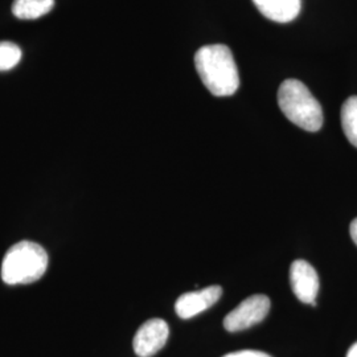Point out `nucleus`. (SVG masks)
<instances>
[{
  "mask_svg": "<svg viewBox=\"0 0 357 357\" xmlns=\"http://www.w3.org/2000/svg\"><path fill=\"white\" fill-rule=\"evenodd\" d=\"M195 66L206 89L216 97L231 96L240 86L237 65L227 45L200 48L195 54Z\"/></svg>",
  "mask_w": 357,
  "mask_h": 357,
  "instance_id": "nucleus-1",
  "label": "nucleus"
},
{
  "mask_svg": "<svg viewBox=\"0 0 357 357\" xmlns=\"http://www.w3.org/2000/svg\"><path fill=\"white\" fill-rule=\"evenodd\" d=\"M48 253L32 241H20L4 255L1 280L7 284H28L38 281L48 268Z\"/></svg>",
  "mask_w": 357,
  "mask_h": 357,
  "instance_id": "nucleus-2",
  "label": "nucleus"
},
{
  "mask_svg": "<svg viewBox=\"0 0 357 357\" xmlns=\"http://www.w3.org/2000/svg\"><path fill=\"white\" fill-rule=\"evenodd\" d=\"M282 113L298 128L310 132L323 126V110L306 85L298 79H286L278 90Z\"/></svg>",
  "mask_w": 357,
  "mask_h": 357,
  "instance_id": "nucleus-3",
  "label": "nucleus"
},
{
  "mask_svg": "<svg viewBox=\"0 0 357 357\" xmlns=\"http://www.w3.org/2000/svg\"><path fill=\"white\" fill-rule=\"evenodd\" d=\"M270 299L266 295H252L225 317L224 327L229 332L248 330L268 317Z\"/></svg>",
  "mask_w": 357,
  "mask_h": 357,
  "instance_id": "nucleus-4",
  "label": "nucleus"
},
{
  "mask_svg": "<svg viewBox=\"0 0 357 357\" xmlns=\"http://www.w3.org/2000/svg\"><path fill=\"white\" fill-rule=\"evenodd\" d=\"M168 336L169 328L165 320H147L135 333L132 342L134 351L139 357L153 356L166 345Z\"/></svg>",
  "mask_w": 357,
  "mask_h": 357,
  "instance_id": "nucleus-5",
  "label": "nucleus"
},
{
  "mask_svg": "<svg viewBox=\"0 0 357 357\" xmlns=\"http://www.w3.org/2000/svg\"><path fill=\"white\" fill-rule=\"evenodd\" d=\"M290 283L295 296L307 305L317 306L319 277L317 270L303 259L294 261L290 268Z\"/></svg>",
  "mask_w": 357,
  "mask_h": 357,
  "instance_id": "nucleus-6",
  "label": "nucleus"
},
{
  "mask_svg": "<svg viewBox=\"0 0 357 357\" xmlns=\"http://www.w3.org/2000/svg\"><path fill=\"white\" fill-rule=\"evenodd\" d=\"M222 295L220 286H209L203 290L180 295L175 303V311L178 318L191 319L213 306Z\"/></svg>",
  "mask_w": 357,
  "mask_h": 357,
  "instance_id": "nucleus-7",
  "label": "nucleus"
},
{
  "mask_svg": "<svg viewBox=\"0 0 357 357\" xmlns=\"http://www.w3.org/2000/svg\"><path fill=\"white\" fill-rule=\"evenodd\" d=\"M265 17L277 23H289L301 13V0H253Z\"/></svg>",
  "mask_w": 357,
  "mask_h": 357,
  "instance_id": "nucleus-8",
  "label": "nucleus"
},
{
  "mask_svg": "<svg viewBox=\"0 0 357 357\" xmlns=\"http://www.w3.org/2000/svg\"><path fill=\"white\" fill-rule=\"evenodd\" d=\"M54 0H15L13 13L20 20H35L51 13Z\"/></svg>",
  "mask_w": 357,
  "mask_h": 357,
  "instance_id": "nucleus-9",
  "label": "nucleus"
},
{
  "mask_svg": "<svg viewBox=\"0 0 357 357\" xmlns=\"http://www.w3.org/2000/svg\"><path fill=\"white\" fill-rule=\"evenodd\" d=\"M342 126L347 139L357 149V97H349L342 107Z\"/></svg>",
  "mask_w": 357,
  "mask_h": 357,
  "instance_id": "nucleus-10",
  "label": "nucleus"
},
{
  "mask_svg": "<svg viewBox=\"0 0 357 357\" xmlns=\"http://www.w3.org/2000/svg\"><path fill=\"white\" fill-rule=\"evenodd\" d=\"M22 60V50L11 41H0V72L11 70Z\"/></svg>",
  "mask_w": 357,
  "mask_h": 357,
  "instance_id": "nucleus-11",
  "label": "nucleus"
},
{
  "mask_svg": "<svg viewBox=\"0 0 357 357\" xmlns=\"http://www.w3.org/2000/svg\"><path fill=\"white\" fill-rule=\"evenodd\" d=\"M224 357H271L265 352L261 351H253V349H243V351H237V352H231Z\"/></svg>",
  "mask_w": 357,
  "mask_h": 357,
  "instance_id": "nucleus-12",
  "label": "nucleus"
},
{
  "mask_svg": "<svg viewBox=\"0 0 357 357\" xmlns=\"http://www.w3.org/2000/svg\"><path fill=\"white\" fill-rule=\"evenodd\" d=\"M349 233H351V237L354 240V243L357 245V218H355L352 222H351V227H349Z\"/></svg>",
  "mask_w": 357,
  "mask_h": 357,
  "instance_id": "nucleus-13",
  "label": "nucleus"
},
{
  "mask_svg": "<svg viewBox=\"0 0 357 357\" xmlns=\"http://www.w3.org/2000/svg\"><path fill=\"white\" fill-rule=\"evenodd\" d=\"M347 357H357V343H355V344L349 348Z\"/></svg>",
  "mask_w": 357,
  "mask_h": 357,
  "instance_id": "nucleus-14",
  "label": "nucleus"
}]
</instances>
